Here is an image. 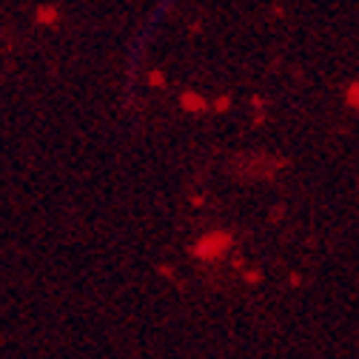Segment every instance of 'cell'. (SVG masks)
<instances>
[{
    "label": "cell",
    "mask_w": 359,
    "mask_h": 359,
    "mask_svg": "<svg viewBox=\"0 0 359 359\" xmlns=\"http://www.w3.org/2000/svg\"><path fill=\"white\" fill-rule=\"evenodd\" d=\"M229 248H231V234L214 231V234H208V237H203V240L197 243L194 254H197L200 259H219V257L229 254Z\"/></svg>",
    "instance_id": "obj_1"
},
{
    "label": "cell",
    "mask_w": 359,
    "mask_h": 359,
    "mask_svg": "<svg viewBox=\"0 0 359 359\" xmlns=\"http://www.w3.org/2000/svg\"><path fill=\"white\" fill-rule=\"evenodd\" d=\"M180 103H183V109H186V111H205V109H208V103H205L203 97H197L194 92H183Z\"/></svg>",
    "instance_id": "obj_2"
},
{
    "label": "cell",
    "mask_w": 359,
    "mask_h": 359,
    "mask_svg": "<svg viewBox=\"0 0 359 359\" xmlns=\"http://www.w3.org/2000/svg\"><path fill=\"white\" fill-rule=\"evenodd\" d=\"M37 23L40 26H55L57 23V9L55 6H37Z\"/></svg>",
    "instance_id": "obj_3"
},
{
    "label": "cell",
    "mask_w": 359,
    "mask_h": 359,
    "mask_svg": "<svg viewBox=\"0 0 359 359\" xmlns=\"http://www.w3.org/2000/svg\"><path fill=\"white\" fill-rule=\"evenodd\" d=\"M229 106H231V100H229V97H219V100L214 103V111H226Z\"/></svg>",
    "instance_id": "obj_4"
},
{
    "label": "cell",
    "mask_w": 359,
    "mask_h": 359,
    "mask_svg": "<svg viewBox=\"0 0 359 359\" xmlns=\"http://www.w3.org/2000/svg\"><path fill=\"white\" fill-rule=\"evenodd\" d=\"M149 80H151L154 86H163V83H165V74H163V72H151V74H149Z\"/></svg>",
    "instance_id": "obj_5"
},
{
    "label": "cell",
    "mask_w": 359,
    "mask_h": 359,
    "mask_svg": "<svg viewBox=\"0 0 359 359\" xmlns=\"http://www.w3.org/2000/svg\"><path fill=\"white\" fill-rule=\"evenodd\" d=\"M348 103H351V109L356 106V86H351V88H348Z\"/></svg>",
    "instance_id": "obj_6"
}]
</instances>
